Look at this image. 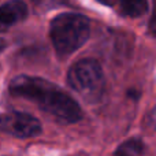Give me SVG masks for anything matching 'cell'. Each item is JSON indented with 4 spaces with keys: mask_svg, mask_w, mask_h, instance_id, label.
<instances>
[{
    "mask_svg": "<svg viewBox=\"0 0 156 156\" xmlns=\"http://www.w3.org/2000/svg\"><path fill=\"white\" fill-rule=\"evenodd\" d=\"M27 16V7L21 0H11L0 5V32L11 29Z\"/></svg>",
    "mask_w": 156,
    "mask_h": 156,
    "instance_id": "cell-5",
    "label": "cell"
},
{
    "mask_svg": "<svg viewBox=\"0 0 156 156\" xmlns=\"http://www.w3.org/2000/svg\"><path fill=\"white\" fill-rule=\"evenodd\" d=\"M112 156H143V143L138 138H130L121 144Z\"/></svg>",
    "mask_w": 156,
    "mask_h": 156,
    "instance_id": "cell-7",
    "label": "cell"
},
{
    "mask_svg": "<svg viewBox=\"0 0 156 156\" xmlns=\"http://www.w3.org/2000/svg\"><path fill=\"white\" fill-rule=\"evenodd\" d=\"M90 34V22L86 16L74 12H63L54 18L49 36L55 51L60 56L76 52L86 43Z\"/></svg>",
    "mask_w": 156,
    "mask_h": 156,
    "instance_id": "cell-2",
    "label": "cell"
},
{
    "mask_svg": "<svg viewBox=\"0 0 156 156\" xmlns=\"http://www.w3.org/2000/svg\"><path fill=\"white\" fill-rule=\"evenodd\" d=\"M4 48H5V41L3 40L2 37H0V52H2V51H3V49H4Z\"/></svg>",
    "mask_w": 156,
    "mask_h": 156,
    "instance_id": "cell-9",
    "label": "cell"
},
{
    "mask_svg": "<svg viewBox=\"0 0 156 156\" xmlns=\"http://www.w3.org/2000/svg\"><path fill=\"white\" fill-rule=\"evenodd\" d=\"M0 132L18 138H29L41 132V125L29 114L10 111L0 114Z\"/></svg>",
    "mask_w": 156,
    "mask_h": 156,
    "instance_id": "cell-4",
    "label": "cell"
},
{
    "mask_svg": "<svg viewBox=\"0 0 156 156\" xmlns=\"http://www.w3.org/2000/svg\"><path fill=\"white\" fill-rule=\"evenodd\" d=\"M67 82L74 92L86 101H96L104 90V76L100 65L94 59H81L70 67Z\"/></svg>",
    "mask_w": 156,
    "mask_h": 156,
    "instance_id": "cell-3",
    "label": "cell"
},
{
    "mask_svg": "<svg viewBox=\"0 0 156 156\" xmlns=\"http://www.w3.org/2000/svg\"><path fill=\"white\" fill-rule=\"evenodd\" d=\"M8 89L12 96L34 103L41 111L60 123H76L82 116L76 100L43 78L18 76L10 82Z\"/></svg>",
    "mask_w": 156,
    "mask_h": 156,
    "instance_id": "cell-1",
    "label": "cell"
},
{
    "mask_svg": "<svg viewBox=\"0 0 156 156\" xmlns=\"http://www.w3.org/2000/svg\"><path fill=\"white\" fill-rule=\"evenodd\" d=\"M99 3H101V4H105V5H112L116 3V0H97Z\"/></svg>",
    "mask_w": 156,
    "mask_h": 156,
    "instance_id": "cell-8",
    "label": "cell"
},
{
    "mask_svg": "<svg viewBox=\"0 0 156 156\" xmlns=\"http://www.w3.org/2000/svg\"><path fill=\"white\" fill-rule=\"evenodd\" d=\"M115 4H118L119 12L129 18L143 16L148 10L147 0H116Z\"/></svg>",
    "mask_w": 156,
    "mask_h": 156,
    "instance_id": "cell-6",
    "label": "cell"
}]
</instances>
